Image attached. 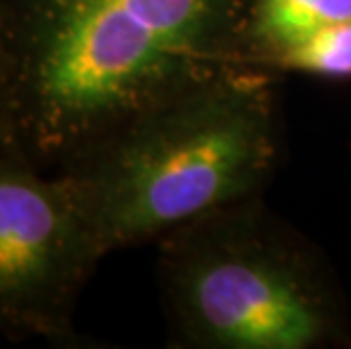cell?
I'll list each match as a JSON object with an SVG mask.
<instances>
[{
	"instance_id": "cell-4",
	"label": "cell",
	"mask_w": 351,
	"mask_h": 349,
	"mask_svg": "<svg viewBox=\"0 0 351 349\" xmlns=\"http://www.w3.org/2000/svg\"><path fill=\"white\" fill-rule=\"evenodd\" d=\"M102 256L75 177L0 147V333L75 338V304Z\"/></svg>"
},
{
	"instance_id": "cell-6",
	"label": "cell",
	"mask_w": 351,
	"mask_h": 349,
	"mask_svg": "<svg viewBox=\"0 0 351 349\" xmlns=\"http://www.w3.org/2000/svg\"><path fill=\"white\" fill-rule=\"evenodd\" d=\"M267 66L328 80H351V21L328 25L297 41Z\"/></svg>"
},
{
	"instance_id": "cell-5",
	"label": "cell",
	"mask_w": 351,
	"mask_h": 349,
	"mask_svg": "<svg viewBox=\"0 0 351 349\" xmlns=\"http://www.w3.org/2000/svg\"><path fill=\"white\" fill-rule=\"evenodd\" d=\"M351 21V0H254L250 16L252 64L270 59L317 29Z\"/></svg>"
},
{
	"instance_id": "cell-1",
	"label": "cell",
	"mask_w": 351,
	"mask_h": 349,
	"mask_svg": "<svg viewBox=\"0 0 351 349\" xmlns=\"http://www.w3.org/2000/svg\"><path fill=\"white\" fill-rule=\"evenodd\" d=\"M254 0H0V147L69 173L143 116L252 64Z\"/></svg>"
},
{
	"instance_id": "cell-2",
	"label": "cell",
	"mask_w": 351,
	"mask_h": 349,
	"mask_svg": "<svg viewBox=\"0 0 351 349\" xmlns=\"http://www.w3.org/2000/svg\"><path fill=\"white\" fill-rule=\"evenodd\" d=\"M258 69L182 95L69 170L104 256L261 195L279 161V116Z\"/></svg>"
},
{
	"instance_id": "cell-7",
	"label": "cell",
	"mask_w": 351,
	"mask_h": 349,
	"mask_svg": "<svg viewBox=\"0 0 351 349\" xmlns=\"http://www.w3.org/2000/svg\"><path fill=\"white\" fill-rule=\"evenodd\" d=\"M7 82V48H5V32H3V16H0V102H3Z\"/></svg>"
},
{
	"instance_id": "cell-3",
	"label": "cell",
	"mask_w": 351,
	"mask_h": 349,
	"mask_svg": "<svg viewBox=\"0 0 351 349\" xmlns=\"http://www.w3.org/2000/svg\"><path fill=\"white\" fill-rule=\"evenodd\" d=\"M159 279L173 336L199 349H319L349 340L331 277L258 197L166 234Z\"/></svg>"
}]
</instances>
